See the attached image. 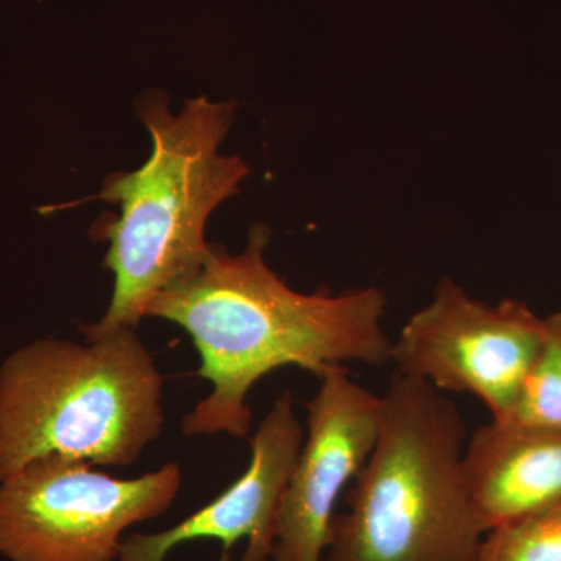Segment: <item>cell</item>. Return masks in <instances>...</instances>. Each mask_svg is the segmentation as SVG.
<instances>
[{
	"mask_svg": "<svg viewBox=\"0 0 561 561\" xmlns=\"http://www.w3.org/2000/svg\"><path fill=\"white\" fill-rule=\"evenodd\" d=\"M38 339L0 365V482L44 457L130 467L160 438L162 376L136 330Z\"/></svg>",
	"mask_w": 561,
	"mask_h": 561,
	"instance_id": "obj_4",
	"label": "cell"
},
{
	"mask_svg": "<svg viewBox=\"0 0 561 561\" xmlns=\"http://www.w3.org/2000/svg\"><path fill=\"white\" fill-rule=\"evenodd\" d=\"M545 320L540 353L504 423L561 431V311Z\"/></svg>",
	"mask_w": 561,
	"mask_h": 561,
	"instance_id": "obj_10",
	"label": "cell"
},
{
	"mask_svg": "<svg viewBox=\"0 0 561 561\" xmlns=\"http://www.w3.org/2000/svg\"><path fill=\"white\" fill-rule=\"evenodd\" d=\"M44 457L0 482V556L9 561H119L122 535L164 515L181 486L179 465L136 479Z\"/></svg>",
	"mask_w": 561,
	"mask_h": 561,
	"instance_id": "obj_5",
	"label": "cell"
},
{
	"mask_svg": "<svg viewBox=\"0 0 561 561\" xmlns=\"http://www.w3.org/2000/svg\"><path fill=\"white\" fill-rule=\"evenodd\" d=\"M305 442L290 391L276 400L251 438L249 468L213 502L158 534H135L121 545L119 561H164L176 546L217 540L224 557L245 540L242 561H267L278 537L279 513Z\"/></svg>",
	"mask_w": 561,
	"mask_h": 561,
	"instance_id": "obj_8",
	"label": "cell"
},
{
	"mask_svg": "<svg viewBox=\"0 0 561 561\" xmlns=\"http://www.w3.org/2000/svg\"><path fill=\"white\" fill-rule=\"evenodd\" d=\"M319 379L308 402V435L280 507L275 561L323 559L335 504L370 459L381 432L382 397L353 381L343 367Z\"/></svg>",
	"mask_w": 561,
	"mask_h": 561,
	"instance_id": "obj_7",
	"label": "cell"
},
{
	"mask_svg": "<svg viewBox=\"0 0 561 561\" xmlns=\"http://www.w3.org/2000/svg\"><path fill=\"white\" fill-rule=\"evenodd\" d=\"M234 116L231 101L191 99L175 114L165 99L140 101L151 154L138 171L113 173L103 186L102 201L121 210L102 232L114 289L102 319L80 328L87 341L136 330L161 291L202 267L210 214L238 194L250 172L241 158L220 153Z\"/></svg>",
	"mask_w": 561,
	"mask_h": 561,
	"instance_id": "obj_2",
	"label": "cell"
},
{
	"mask_svg": "<svg viewBox=\"0 0 561 561\" xmlns=\"http://www.w3.org/2000/svg\"><path fill=\"white\" fill-rule=\"evenodd\" d=\"M465 476L486 531L561 504V431L491 420L465 446Z\"/></svg>",
	"mask_w": 561,
	"mask_h": 561,
	"instance_id": "obj_9",
	"label": "cell"
},
{
	"mask_svg": "<svg viewBox=\"0 0 561 561\" xmlns=\"http://www.w3.org/2000/svg\"><path fill=\"white\" fill-rule=\"evenodd\" d=\"M271 231L254 225L241 253L210 243L202 267L161 291L147 317L171 321L191 335L201 354V378L213 386L181 423L186 437L249 435L247 397L254 383L283 367L320 378L348 362H391L382 328L387 297L378 287L339 295L290 289L268 267Z\"/></svg>",
	"mask_w": 561,
	"mask_h": 561,
	"instance_id": "obj_1",
	"label": "cell"
},
{
	"mask_svg": "<svg viewBox=\"0 0 561 561\" xmlns=\"http://www.w3.org/2000/svg\"><path fill=\"white\" fill-rule=\"evenodd\" d=\"M465 440L457 405L397 373L375 451L332 522L328 561H479L489 531L465 476Z\"/></svg>",
	"mask_w": 561,
	"mask_h": 561,
	"instance_id": "obj_3",
	"label": "cell"
},
{
	"mask_svg": "<svg viewBox=\"0 0 561 561\" xmlns=\"http://www.w3.org/2000/svg\"><path fill=\"white\" fill-rule=\"evenodd\" d=\"M479 561H561V504L489 531Z\"/></svg>",
	"mask_w": 561,
	"mask_h": 561,
	"instance_id": "obj_11",
	"label": "cell"
},
{
	"mask_svg": "<svg viewBox=\"0 0 561 561\" xmlns=\"http://www.w3.org/2000/svg\"><path fill=\"white\" fill-rule=\"evenodd\" d=\"M546 320L519 300L486 305L453 278L413 313L391 346V362L438 391L471 393L505 421L545 341Z\"/></svg>",
	"mask_w": 561,
	"mask_h": 561,
	"instance_id": "obj_6",
	"label": "cell"
}]
</instances>
